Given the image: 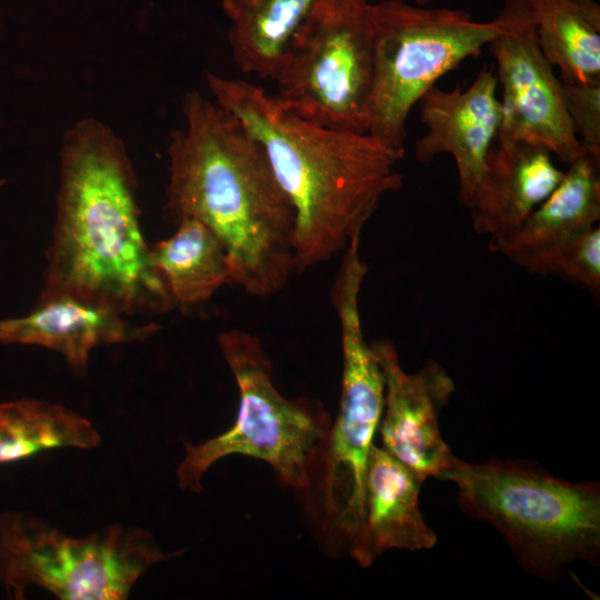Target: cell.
<instances>
[{
  "label": "cell",
  "instance_id": "6da1fadb",
  "mask_svg": "<svg viewBox=\"0 0 600 600\" xmlns=\"http://www.w3.org/2000/svg\"><path fill=\"white\" fill-rule=\"evenodd\" d=\"M171 133L167 212L193 218L222 242L231 280L268 297L296 271V211L268 157L242 122L196 90Z\"/></svg>",
  "mask_w": 600,
  "mask_h": 600
},
{
  "label": "cell",
  "instance_id": "7a4b0ae2",
  "mask_svg": "<svg viewBox=\"0 0 600 600\" xmlns=\"http://www.w3.org/2000/svg\"><path fill=\"white\" fill-rule=\"evenodd\" d=\"M60 294L126 316L159 314L174 303L141 231L126 146L96 119L78 121L62 139L57 217L39 300Z\"/></svg>",
  "mask_w": 600,
  "mask_h": 600
},
{
  "label": "cell",
  "instance_id": "3957f363",
  "mask_svg": "<svg viewBox=\"0 0 600 600\" xmlns=\"http://www.w3.org/2000/svg\"><path fill=\"white\" fill-rule=\"evenodd\" d=\"M213 100L263 148L296 211V271L343 251L382 198L402 187L404 149L368 132L329 128L287 109L260 86L206 74Z\"/></svg>",
  "mask_w": 600,
  "mask_h": 600
},
{
  "label": "cell",
  "instance_id": "277c9868",
  "mask_svg": "<svg viewBox=\"0 0 600 600\" xmlns=\"http://www.w3.org/2000/svg\"><path fill=\"white\" fill-rule=\"evenodd\" d=\"M438 479L457 486L460 507L490 522L530 573L553 580L573 561L598 563V482L566 481L528 462L457 457Z\"/></svg>",
  "mask_w": 600,
  "mask_h": 600
},
{
  "label": "cell",
  "instance_id": "5b68a950",
  "mask_svg": "<svg viewBox=\"0 0 600 600\" xmlns=\"http://www.w3.org/2000/svg\"><path fill=\"white\" fill-rule=\"evenodd\" d=\"M522 0H507L491 21L480 22L462 9L380 0L368 6L371 83L368 133L403 148L407 120L439 78L467 58H476L502 32L513 28Z\"/></svg>",
  "mask_w": 600,
  "mask_h": 600
},
{
  "label": "cell",
  "instance_id": "8992f818",
  "mask_svg": "<svg viewBox=\"0 0 600 600\" xmlns=\"http://www.w3.org/2000/svg\"><path fill=\"white\" fill-rule=\"evenodd\" d=\"M220 350L239 390L234 423L200 444L184 443L177 468L181 489L202 490V477L218 460L242 454L260 459L297 491L310 490L322 469L331 419L320 401L288 399L274 387L272 364L260 339L241 329L219 334Z\"/></svg>",
  "mask_w": 600,
  "mask_h": 600
},
{
  "label": "cell",
  "instance_id": "52a82bcc",
  "mask_svg": "<svg viewBox=\"0 0 600 600\" xmlns=\"http://www.w3.org/2000/svg\"><path fill=\"white\" fill-rule=\"evenodd\" d=\"M181 553L164 552L139 528L110 524L73 538L34 516L0 513V581L13 599L29 587L63 600L127 599L149 568Z\"/></svg>",
  "mask_w": 600,
  "mask_h": 600
},
{
  "label": "cell",
  "instance_id": "ba28073f",
  "mask_svg": "<svg viewBox=\"0 0 600 600\" xmlns=\"http://www.w3.org/2000/svg\"><path fill=\"white\" fill-rule=\"evenodd\" d=\"M368 0H314L273 78L278 100L299 117L368 132L371 42Z\"/></svg>",
  "mask_w": 600,
  "mask_h": 600
},
{
  "label": "cell",
  "instance_id": "9c48e42d",
  "mask_svg": "<svg viewBox=\"0 0 600 600\" xmlns=\"http://www.w3.org/2000/svg\"><path fill=\"white\" fill-rule=\"evenodd\" d=\"M361 287L359 276L346 273L336 279L332 289L341 332L342 379L339 411L322 463L324 509L348 549L361 521L368 459L384 402L383 374L361 327Z\"/></svg>",
  "mask_w": 600,
  "mask_h": 600
},
{
  "label": "cell",
  "instance_id": "30bf717a",
  "mask_svg": "<svg viewBox=\"0 0 600 600\" xmlns=\"http://www.w3.org/2000/svg\"><path fill=\"white\" fill-rule=\"evenodd\" d=\"M486 48L497 62L502 89L496 141L538 144L568 164L586 153L567 111L562 82L539 47L524 0L516 26Z\"/></svg>",
  "mask_w": 600,
  "mask_h": 600
},
{
  "label": "cell",
  "instance_id": "8fae6325",
  "mask_svg": "<svg viewBox=\"0 0 600 600\" xmlns=\"http://www.w3.org/2000/svg\"><path fill=\"white\" fill-rule=\"evenodd\" d=\"M384 379L379 431L382 448L423 481L444 471L453 453L442 439L439 413L456 390L448 372L433 360L408 373L389 341L371 344Z\"/></svg>",
  "mask_w": 600,
  "mask_h": 600
},
{
  "label": "cell",
  "instance_id": "7c38bea8",
  "mask_svg": "<svg viewBox=\"0 0 600 600\" xmlns=\"http://www.w3.org/2000/svg\"><path fill=\"white\" fill-rule=\"evenodd\" d=\"M498 79L483 68L470 87L442 90L432 86L419 100L427 132L414 144V157L429 163L450 154L459 178L458 200L466 206L480 180L490 149L497 140L501 104Z\"/></svg>",
  "mask_w": 600,
  "mask_h": 600
},
{
  "label": "cell",
  "instance_id": "4fadbf2b",
  "mask_svg": "<svg viewBox=\"0 0 600 600\" xmlns=\"http://www.w3.org/2000/svg\"><path fill=\"white\" fill-rule=\"evenodd\" d=\"M600 220V153L569 163L552 193L510 234L490 240L492 252L540 276L553 274L562 253Z\"/></svg>",
  "mask_w": 600,
  "mask_h": 600
},
{
  "label": "cell",
  "instance_id": "5bb4252c",
  "mask_svg": "<svg viewBox=\"0 0 600 600\" xmlns=\"http://www.w3.org/2000/svg\"><path fill=\"white\" fill-rule=\"evenodd\" d=\"M423 480L382 447L368 459L362 517L349 552L363 568L392 549L418 551L437 543L419 503Z\"/></svg>",
  "mask_w": 600,
  "mask_h": 600
},
{
  "label": "cell",
  "instance_id": "9a60e30c",
  "mask_svg": "<svg viewBox=\"0 0 600 600\" xmlns=\"http://www.w3.org/2000/svg\"><path fill=\"white\" fill-rule=\"evenodd\" d=\"M563 174L544 147L497 142L466 204L474 231L490 240L510 234L552 193Z\"/></svg>",
  "mask_w": 600,
  "mask_h": 600
},
{
  "label": "cell",
  "instance_id": "2e32d148",
  "mask_svg": "<svg viewBox=\"0 0 600 600\" xmlns=\"http://www.w3.org/2000/svg\"><path fill=\"white\" fill-rule=\"evenodd\" d=\"M119 310L70 294L39 300L24 317L0 319V342L40 346L59 352L74 370L88 364L90 351L153 334L160 326L134 324Z\"/></svg>",
  "mask_w": 600,
  "mask_h": 600
},
{
  "label": "cell",
  "instance_id": "e0dca14e",
  "mask_svg": "<svg viewBox=\"0 0 600 600\" xmlns=\"http://www.w3.org/2000/svg\"><path fill=\"white\" fill-rule=\"evenodd\" d=\"M539 47L561 82L600 80V6L596 0H524Z\"/></svg>",
  "mask_w": 600,
  "mask_h": 600
},
{
  "label": "cell",
  "instance_id": "ac0fdd59",
  "mask_svg": "<svg viewBox=\"0 0 600 600\" xmlns=\"http://www.w3.org/2000/svg\"><path fill=\"white\" fill-rule=\"evenodd\" d=\"M178 224L150 252L172 301L190 306L207 301L232 282L231 268L222 242L206 224L193 218H182Z\"/></svg>",
  "mask_w": 600,
  "mask_h": 600
},
{
  "label": "cell",
  "instance_id": "d6986e66",
  "mask_svg": "<svg viewBox=\"0 0 600 600\" xmlns=\"http://www.w3.org/2000/svg\"><path fill=\"white\" fill-rule=\"evenodd\" d=\"M314 0H221L228 39L243 73L273 80L284 50Z\"/></svg>",
  "mask_w": 600,
  "mask_h": 600
},
{
  "label": "cell",
  "instance_id": "ffe728a7",
  "mask_svg": "<svg viewBox=\"0 0 600 600\" xmlns=\"http://www.w3.org/2000/svg\"><path fill=\"white\" fill-rule=\"evenodd\" d=\"M100 441L87 418L63 406L38 399L0 402V464L57 448L91 449Z\"/></svg>",
  "mask_w": 600,
  "mask_h": 600
},
{
  "label": "cell",
  "instance_id": "44dd1931",
  "mask_svg": "<svg viewBox=\"0 0 600 600\" xmlns=\"http://www.w3.org/2000/svg\"><path fill=\"white\" fill-rule=\"evenodd\" d=\"M566 107L574 132L587 150L600 153V80L563 83Z\"/></svg>",
  "mask_w": 600,
  "mask_h": 600
},
{
  "label": "cell",
  "instance_id": "7402d4cb",
  "mask_svg": "<svg viewBox=\"0 0 600 600\" xmlns=\"http://www.w3.org/2000/svg\"><path fill=\"white\" fill-rule=\"evenodd\" d=\"M553 274L587 288L600 290V227L597 224L560 257Z\"/></svg>",
  "mask_w": 600,
  "mask_h": 600
},
{
  "label": "cell",
  "instance_id": "603a6c76",
  "mask_svg": "<svg viewBox=\"0 0 600 600\" xmlns=\"http://www.w3.org/2000/svg\"><path fill=\"white\" fill-rule=\"evenodd\" d=\"M410 1L419 6H429L433 0H410Z\"/></svg>",
  "mask_w": 600,
  "mask_h": 600
}]
</instances>
